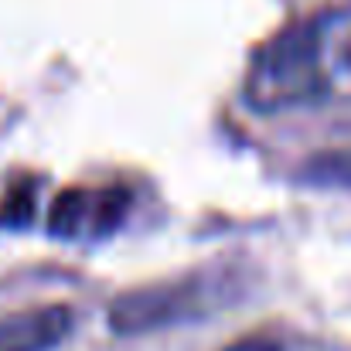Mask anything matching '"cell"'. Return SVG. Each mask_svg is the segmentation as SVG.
<instances>
[{"label":"cell","instance_id":"obj_1","mask_svg":"<svg viewBox=\"0 0 351 351\" xmlns=\"http://www.w3.org/2000/svg\"><path fill=\"white\" fill-rule=\"evenodd\" d=\"M242 283L235 269H202L184 273L143 290H130L113 300L110 307V328L117 335H147L171 324H184L195 317H205L239 297Z\"/></svg>","mask_w":351,"mask_h":351},{"label":"cell","instance_id":"obj_2","mask_svg":"<svg viewBox=\"0 0 351 351\" xmlns=\"http://www.w3.org/2000/svg\"><path fill=\"white\" fill-rule=\"evenodd\" d=\"M324 89L328 75L321 65V38L314 27L283 31L276 41L259 48L245 79V99L256 113L314 103L317 96H324Z\"/></svg>","mask_w":351,"mask_h":351},{"label":"cell","instance_id":"obj_3","mask_svg":"<svg viewBox=\"0 0 351 351\" xmlns=\"http://www.w3.org/2000/svg\"><path fill=\"white\" fill-rule=\"evenodd\" d=\"M126 191L123 188H75L65 191L51 208V232L65 239L113 232L126 215Z\"/></svg>","mask_w":351,"mask_h":351},{"label":"cell","instance_id":"obj_4","mask_svg":"<svg viewBox=\"0 0 351 351\" xmlns=\"http://www.w3.org/2000/svg\"><path fill=\"white\" fill-rule=\"evenodd\" d=\"M75 314L65 304H45L0 317V351H55L72 335Z\"/></svg>","mask_w":351,"mask_h":351},{"label":"cell","instance_id":"obj_5","mask_svg":"<svg viewBox=\"0 0 351 351\" xmlns=\"http://www.w3.org/2000/svg\"><path fill=\"white\" fill-rule=\"evenodd\" d=\"M222 351H283V348H280V341L256 335V338H242V341H235V345H229V348H222Z\"/></svg>","mask_w":351,"mask_h":351}]
</instances>
